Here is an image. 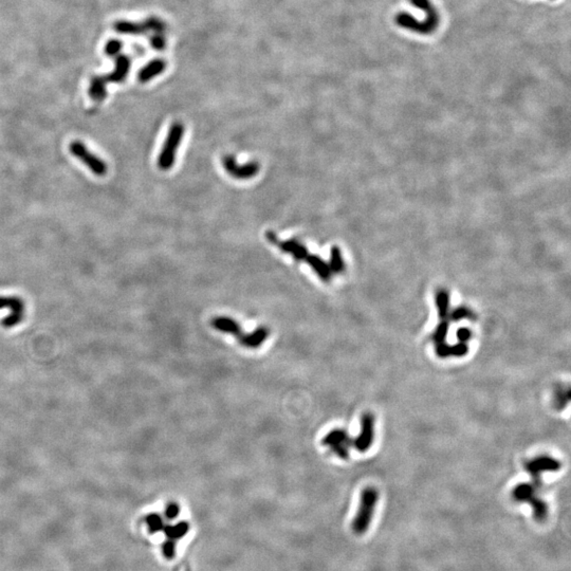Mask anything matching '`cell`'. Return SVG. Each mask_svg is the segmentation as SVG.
Listing matches in <instances>:
<instances>
[{
	"mask_svg": "<svg viewBox=\"0 0 571 571\" xmlns=\"http://www.w3.org/2000/svg\"><path fill=\"white\" fill-rule=\"evenodd\" d=\"M379 501V492L374 487H366L361 493L360 504L351 528L357 535H363L373 522L376 507Z\"/></svg>",
	"mask_w": 571,
	"mask_h": 571,
	"instance_id": "1",
	"label": "cell"
},
{
	"mask_svg": "<svg viewBox=\"0 0 571 571\" xmlns=\"http://www.w3.org/2000/svg\"><path fill=\"white\" fill-rule=\"evenodd\" d=\"M538 489L532 482H522L512 491V497L518 503H526L532 507L533 518L538 523H544L549 514L546 501L538 495Z\"/></svg>",
	"mask_w": 571,
	"mask_h": 571,
	"instance_id": "2",
	"label": "cell"
},
{
	"mask_svg": "<svg viewBox=\"0 0 571 571\" xmlns=\"http://www.w3.org/2000/svg\"><path fill=\"white\" fill-rule=\"evenodd\" d=\"M184 135V126L179 122H176L168 130L166 140L158 158V166L162 171H168L175 164L177 150Z\"/></svg>",
	"mask_w": 571,
	"mask_h": 571,
	"instance_id": "3",
	"label": "cell"
},
{
	"mask_svg": "<svg viewBox=\"0 0 571 571\" xmlns=\"http://www.w3.org/2000/svg\"><path fill=\"white\" fill-rule=\"evenodd\" d=\"M561 468L562 464L560 462V460L551 456H547V455L535 457L524 465V469H526L528 474H530L532 478L531 482L533 483L538 490H541L543 488L542 474L548 472L550 473L558 472V471L561 470Z\"/></svg>",
	"mask_w": 571,
	"mask_h": 571,
	"instance_id": "4",
	"label": "cell"
},
{
	"mask_svg": "<svg viewBox=\"0 0 571 571\" xmlns=\"http://www.w3.org/2000/svg\"><path fill=\"white\" fill-rule=\"evenodd\" d=\"M71 155L86 165L90 171L98 177H103L108 172V165L101 158L94 155L81 141H73L69 145Z\"/></svg>",
	"mask_w": 571,
	"mask_h": 571,
	"instance_id": "5",
	"label": "cell"
},
{
	"mask_svg": "<svg viewBox=\"0 0 571 571\" xmlns=\"http://www.w3.org/2000/svg\"><path fill=\"white\" fill-rule=\"evenodd\" d=\"M222 166L225 171L235 179L238 180H249L255 177L260 169L258 162L252 161L245 164H238L236 159L231 156H225L222 158Z\"/></svg>",
	"mask_w": 571,
	"mask_h": 571,
	"instance_id": "6",
	"label": "cell"
},
{
	"mask_svg": "<svg viewBox=\"0 0 571 571\" xmlns=\"http://www.w3.org/2000/svg\"><path fill=\"white\" fill-rule=\"evenodd\" d=\"M375 440V416L372 413L363 414L361 418L360 433L352 444L358 452L365 453L372 447Z\"/></svg>",
	"mask_w": 571,
	"mask_h": 571,
	"instance_id": "7",
	"label": "cell"
},
{
	"mask_svg": "<svg viewBox=\"0 0 571 571\" xmlns=\"http://www.w3.org/2000/svg\"><path fill=\"white\" fill-rule=\"evenodd\" d=\"M9 308L11 314L2 320L1 324L5 328H11L18 325L24 320L25 304L22 299L16 296H0V309Z\"/></svg>",
	"mask_w": 571,
	"mask_h": 571,
	"instance_id": "8",
	"label": "cell"
},
{
	"mask_svg": "<svg viewBox=\"0 0 571 571\" xmlns=\"http://www.w3.org/2000/svg\"><path fill=\"white\" fill-rule=\"evenodd\" d=\"M270 335V329L266 326H259L250 333H242L237 339L240 345L248 349H257L264 344Z\"/></svg>",
	"mask_w": 571,
	"mask_h": 571,
	"instance_id": "9",
	"label": "cell"
},
{
	"mask_svg": "<svg viewBox=\"0 0 571 571\" xmlns=\"http://www.w3.org/2000/svg\"><path fill=\"white\" fill-rule=\"evenodd\" d=\"M211 325L219 333L234 335L236 337L240 336L243 333L240 324L236 320L229 318V316H216V318L212 319Z\"/></svg>",
	"mask_w": 571,
	"mask_h": 571,
	"instance_id": "10",
	"label": "cell"
},
{
	"mask_svg": "<svg viewBox=\"0 0 571 571\" xmlns=\"http://www.w3.org/2000/svg\"><path fill=\"white\" fill-rule=\"evenodd\" d=\"M435 351L438 358L446 359V358H461L465 357L469 352V346L467 343L458 342L456 344H449L442 343L439 345H435Z\"/></svg>",
	"mask_w": 571,
	"mask_h": 571,
	"instance_id": "11",
	"label": "cell"
},
{
	"mask_svg": "<svg viewBox=\"0 0 571 571\" xmlns=\"http://www.w3.org/2000/svg\"><path fill=\"white\" fill-rule=\"evenodd\" d=\"M114 70L107 74L104 75V78L106 80L107 83H122L124 82L125 79L127 78L128 72H129V69H130V59L128 56L126 55H118L114 59Z\"/></svg>",
	"mask_w": 571,
	"mask_h": 571,
	"instance_id": "12",
	"label": "cell"
},
{
	"mask_svg": "<svg viewBox=\"0 0 571 571\" xmlns=\"http://www.w3.org/2000/svg\"><path fill=\"white\" fill-rule=\"evenodd\" d=\"M322 444L325 446H329L331 450L334 449V447L343 445L349 446L350 444H352V441L346 429L335 428L330 430L329 433L322 439Z\"/></svg>",
	"mask_w": 571,
	"mask_h": 571,
	"instance_id": "13",
	"label": "cell"
},
{
	"mask_svg": "<svg viewBox=\"0 0 571 571\" xmlns=\"http://www.w3.org/2000/svg\"><path fill=\"white\" fill-rule=\"evenodd\" d=\"M411 2L426 12L427 19L424 20V24L428 27L429 33L434 32L439 24V15L435 7L429 2V0H411Z\"/></svg>",
	"mask_w": 571,
	"mask_h": 571,
	"instance_id": "14",
	"label": "cell"
},
{
	"mask_svg": "<svg viewBox=\"0 0 571 571\" xmlns=\"http://www.w3.org/2000/svg\"><path fill=\"white\" fill-rule=\"evenodd\" d=\"M306 261L323 282L325 283L330 282L333 273L331 272L330 267L325 260H323L318 255H314V254H309V255L306 257Z\"/></svg>",
	"mask_w": 571,
	"mask_h": 571,
	"instance_id": "15",
	"label": "cell"
},
{
	"mask_svg": "<svg viewBox=\"0 0 571 571\" xmlns=\"http://www.w3.org/2000/svg\"><path fill=\"white\" fill-rule=\"evenodd\" d=\"M165 67L166 63L163 59H153L141 69L138 74V80L141 83H147L163 72L165 70Z\"/></svg>",
	"mask_w": 571,
	"mask_h": 571,
	"instance_id": "16",
	"label": "cell"
},
{
	"mask_svg": "<svg viewBox=\"0 0 571 571\" xmlns=\"http://www.w3.org/2000/svg\"><path fill=\"white\" fill-rule=\"evenodd\" d=\"M279 246L283 252L290 254L293 258L298 261L306 259V257L309 255L306 246L296 239H289V240L279 242Z\"/></svg>",
	"mask_w": 571,
	"mask_h": 571,
	"instance_id": "17",
	"label": "cell"
},
{
	"mask_svg": "<svg viewBox=\"0 0 571 571\" xmlns=\"http://www.w3.org/2000/svg\"><path fill=\"white\" fill-rule=\"evenodd\" d=\"M113 29L119 33L126 34V35H141L148 31L146 22L142 24H138V22H131L127 20H119L113 25Z\"/></svg>",
	"mask_w": 571,
	"mask_h": 571,
	"instance_id": "18",
	"label": "cell"
},
{
	"mask_svg": "<svg viewBox=\"0 0 571 571\" xmlns=\"http://www.w3.org/2000/svg\"><path fill=\"white\" fill-rule=\"evenodd\" d=\"M106 80L104 75L94 76L90 81V86L88 94L89 96L95 102H102L103 99L107 96V89H106Z\"/></svg>",
	"mask_w": 571,
	"mask_h": 571,
	"instance_id": "19",
	"label": "cell"
},
{
	"mask_svg": "<svg viewBox=\"0 0 571 571\" xmlns=\"http://www.w3.org/2000/svg\"><path fill=\"white\" fill-rule=\"evenodd\" d=\"M437 310L441 321H450V294L445 290H439L435 296Z\"/></svg>",
	"mask_w": 571,
	"mask_h": 571,
	"instance_id": "20",
	"label": "cell"
},
{
	"mask_svg": "<svg viewBox=\"0 0 571 571\" xmlns=\"http://www.w3.org/2000/svg\"><path fill=\"white\" fill-rule=\"evenodd\" d=\"M328 265L330 267L331 272L334 273V274L342 273L345 270V262L343 259L342 252L337 248V246H333V248L331 249L330 262Z\"/></svg>",
	"mask_w": 571,
	"mask_h": 571,
	"instance_id": "21",
	"label": "cell"
},
{
	"mask_svg": "<svg viewBox=\"0 0 571 571\" xmlns=\"http://www.w3.org/2000/svg\"><path fill=\"white\" fill-rule=\"evenodd\" d=\"M189 529L190 526L187 522H180L174 524V526H166L165 528H163L166 536L169 539H173V541H176V539L184 536L188 533Z\"/></svg>",
	"mask_w": 571,
	"mask_h": 571,
	"instance_id": "22",
	"label": "cell"
},
{
	"mask_svg": "<svg viewBox=\"0 0 571 571\" xmlns=\"http://www.w3.org/2000/svg\"><path fill=\"white\" fill-rule=\"evenodd\" d=\"M449 334V321H441L436 326L433 334H431V339L435 345H439L446 342V337Z\"/></svg>",
	"mask_w": 571,
	"mask_h": 571,
	"instance_id": "23",
	"label": "cell"
},
{
	"mask_svg": "<svg viewBox=\"0 0 571 571\" xmlns=\"http://www.w3.org/2000/svg\"><path fill=\"white\" fill-rule=\"evenodd\" d=\"M145 522H146V524H147L150 533H156V532L163 530V528H164L163 519H162L161 515H159V514H156V513L148 514L145 518Z\"/></svg>",
	"mask_w": 571,
	"mask_h": 571,
	"instance_id": "24",
	"label": "cell"
},
{
	"mask_svg": "<svg viewBox=\"0 0 571 571\" xmlns=\"http://www.w3.org/2000/svg\"><path fill=\"white\" fill-rule=\"evenodd\" d=\"M569 397H570V393H569L568 387L559 388L557 391H555V395H554V399H553L554 406L557 407L558 410H563V408H565L569 402Z\"/></svg>",
	"mask_w": 571,
	"mask_h": 571,
	"instance_id": "25",
	"label": "cell"
},
{
	"mask_svg": "<svg viewBox=\"0 0 571 571\" xmlns=\"http://www.w3.org/2000/svg\"><path fill=\"white\" fill-rule=\"evenodd\" d=\"M472 316H473L472 311L468 309L467 307H459V308H457V309H455L452 312H450L449 320L454 321V322H459V321L465 320V319H471Z\"/></svg>",
	"mask_w": 571,
	"mask_h": 571,
	"instance_id": "26",
	"label": "cell"
},
{
	"mask_svg": "<svg viewBox=\"0 0 571 571\" xmlns=\"http://www.w3.org/2000/svg\"><path fill=\"white\" fill-rule=\"evenodd\" d=\"M123 47V44L121 41L119 40H109L106 45H105V48L104 51L107 54L108 56H115L118 55L120 53L121 49Z\"/></svg>",
	"mask_w": 571,
	"mask_h": 571,
	"instance_id": "27",
	"label": "cell"
},
{
	"mask_svg": "<svg viewBox=\"0 0 571 571\" xmlns=\"http://www.w3.org/2000/svg\"><path fill=\"white\" fill-rule=\"evenodd\" d=\"M472 330L468 327H461L458 328V330L456 331V337L458 339V342H462V343H467L469 341H471V338H472Z\"/></svg>",
	"mask_w": 571,
	"mask_h": 571,
	"instance_id": "28",
	"label": "cell"
},
{
	"mask_svg": "<svg viewBox=\"0 0 571 571\" xmlns=\"http://www.w3.org/2000/svg\"><path fill=\"white\" fill-rule=\"evenodd\" d=\"M164 513L167 520H175L180 513V507L177 503H169L165 508Z\"/></svg>",
	"mask_w": 571,
	"mask_h": 571,
	"instance_id": "29",
	"label": "cell"
},
{
	"mask_svg": "<svg viewBox=\"0 0 571 571\" xmlns=\"http://www.w3.org/2000/svg\"><path fill=\"white\" fill-rule=\"evenodd\" d=\"M175 541L169 538L162 546V551L167 560H172L175 557Z\"/></svg>",
	"mask_w": 571,
	"mask_h": 571,
	"instance_id": "30",
	"label": "cell"
},
{
	"mask_svg": "<svg viewBox=\"0 0 571 571\" xmlns=\"http://www.w3.org/2000/svg\"><path fill=\"white\" fill-rule=\"evenodd\" d=\"M150 43H151L152 47L155 48L156 50H162V49H164V47H165V41H164L163 36H162V34H156L151 38Z\"/></svg>",
	"mask_w": 571,
	"mask_h": 571,
	"instance_id": "31",
	"label": "cell"
},
{
	"mask_svg": "<svg viewBox=\"0 0 571 571\" xmlns=\"http://www.w3.org/2000/svg\"><path fill=\"white\" fill-rule=\"evenodd\" d=\"M267 238H268V239H269V240H270V241H271V242H272V243H275V242H279V241H277V238H276V235H275V234H274V233H273V232H269V233H268V234H267Z\"/></svg>",
	"mask_w": 571,
	"mask_h": 571,
	"instance_id": "32",
	"label": "cell"
}]
</instances>
